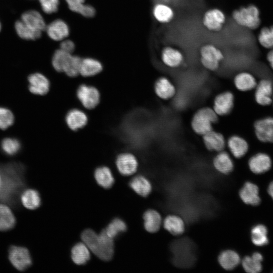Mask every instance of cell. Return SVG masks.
Masks as SVG:
<instances>
[{"label":"cell","mask_w":273,"mask_h":273,"mask_svg":"<svg viewBox=\"0 0 273 273\" xmlns=\"http://www.w3.org/2000/svg\"><path fill=\"white\" fill-rule=\"evenodd\" d=\"M25 167L18 162L8 163L0 166L2 184L0 201L16 206L25 187Z\"/></svg>","instance_id":"6da1fadb"},{"label":"cell","mask_w":273,"mask_h":273,"mask_svg":"<svg viewBox=\"0 0 273 273\" xmlns=\"http://www.w3.org/2000/svg\"><path fill=\"white\" fill-rule=\"evenodd\" d=\"M82 242L99 259L109 261L113 257L114 244L113 239L109 237L103 230L97 234L91 229L84 230L81 235Z\"/></svg>","instance_id":"7a4b0ae2"},{"label":"cell","mask_w":273,"mask_h":273,"mask_svg":"<svg viewBox=\"0 0 273 273\" xmlns=\"http://www.w3.org/2000/svg\"><path fill=\"white\" fill-rule=\"evenodd\" d=\"M232 18L238 26L251 30L257 29L260 24L259 11L253 4L235 9Z\"/></svg>","instance_id":"3957f363"},{"label":"cell","mask_w":273,"mask_h":273,"mask_svg":"<svg viewBox=\"0 0 273 273\" xmlns=\"http://www.w3.org/2000/svg\"><path fill=\"white\" fill-rule=\"evenodd\" d=\"M218 120V116L212 108L202 107L193 115L191 126L196 134L202 136L213 129V124L217 123Z\"/></svg>","instance_id":"277c9868"},{"label":"cell","mask_w":273,"mask_h":273,"mask_svg":"<svg viewBox=\"0 0 273 273\" xmlns=\"http://www.w3.org/2000/svg\"><path fill=\"white\" fill-rule=\"evenodd\" d=\"M200 61L202 66L209 71H216L224 59L222 51L214 44H203L199 51Z\"/></svg>","instance_id":"5b68a950"},{"label":"cell","mask_w":273,"mask_h":273,"mask_svg":"<svg viewBox=\"0 0 273 273\" xmlns=\"http://www.w3.org/2000/svg\"><path fill=\"white\" fill-rule=\"evenodd\" d=\"M226 21L224 12L218 8H212L207 10L202 17V24L207 30L212 32H218L224 27Z\"/></svg>","instance_id":"8992f818"},{"label":"cell","mask_w":273,"mask_h":273,"mask_svg":"<svg viewBox=\"0 0 273 273\" xmlns=\"http://www.w3.org/2000/svg\"><path fill=\"white\" fill-rule=\"evenodd\" d=\"M76 97L82 106L87 110H92L99 104L101 94L95 86L81 84L77 88Z\"/></svg>","instance_id":"52a82bcc"},{"label":"cell","mask_w":273,"mask_h":273,"mask_svg":"<svg viewBox=\"0 0 273 273\" xmlns=\"http://www.w3.org/2000/svg\"><path fill=\"white\" fill-rule=\"evenodd\" d=\"M255 102L259 105L267 106L273 102V82L267 78L258 81L254 89Z\"/></svg>","instance_id":"ba28073f"},{"label":"cell","mask_w":273,"mask_h":273,"mask_svg":"<svg viewBox=\"0 0 273 273\" xmlns=\"http://www.w3.org/2000/svg\"><path fill=\"white\" fill-rule=\"evenodd\" d=\"M9 259L12 265L20 271L25 270L32 264L29 251L23 247L12 246L9 250Z\"/></svg>","instance_id":"9c48e42d"},{"label":"cell","mask_w":273,"mask_h":273,"mask_svg":"<svg viewBox=\"0 0 273 273\" xmlns=\"http://www.w3.org/2000/svg\"><path fill=\"white\" fill-rule=\"evenodd\" d=\"M234 106V95L232 92L226 90L215 97L212 109L218 116H224L230 114Z\"/></svg>","instance_id":"30bf717a"},{"label":"cell","mask_w":273,"mask_h":273,"mask_svg":"<svg viewBox=\"0 0 273 273\" xmlns=\"http://www.w3.org/2000/svg\"><path fill=\"white\" fill-rule=\"evenodd\" d=\"M255 136L262 143H273V116H266L255 120L253 124Z\"/></svg>","instance_id":"8fae6325"},{"label":"cell","mask_w":273,"mask_h":273,"mask_svg":"<svg viewBox=\"0 0 273 273\" xmlns=\"http://www.w3.org/2000/svg\"><path fill=\"white\" fill-rule=\"evenodd\" d=\"M160 59L163 64L169 68L180 67L185 61L183 53L178 49L170 46L163 47L160 53Z\"/></svg>","instance_id":"7c38bea8"},{"label":"cell","mask_w":273,"mask_h":273,"mask_svg":"<svg viewBox=\"0 0 273 273\" xmlns=\"http://www.w3.org/2000/svg\"><path fill=\"white\" fill-rule=\"evenodd\" d=\"M115 164L118 171L123 175L129 176L134 174L138 168V161L135 156L129 152L119 154Z\"/></svg>","instance_id":"4fadbf2b"},{"label":"cell","mask_w":273,"mask_h":273,"mask_svg":"<svg viewBox=\"0 0 273 273\" xmlns=\"http://www.w3.org/2000/svg\"><path fill=\"white\" fill-rule=\"evenodd\" d=\"M155 95L163 100H169L175 95L176 89L172 81L166 76L158 78L154 84Z\"/></svg>","instance_id":"5bb4252c"},{"label":"cell","mask_w":273,"mask_h":273,"mask_svg":"<svg viewBox=\"0 0 273 273\" xmlns=\"http://www.w3.org/2000/svg\"><path fill=\"white\" fill-rule=\"evenodd\" d=\"M272 160L267 153L259 152L252 155L248 160L250 170L255 174H261L267 171L271 167Z\"/></svg>","instance_id":"9a60e30c"},{"label":"cell","mask_w":273,"mask_h":273,"mask_svg":"<svg viewBox=\"0 0 273 273\" xmlns=\"http://www.w3.org/2000/svg\"><path fill=\"white\" fill-rule=\"evenodd\" d=\"M226 146L232 155L237 159L244 157L249 150L246 139L238 134L230 136L226 141Z\"/></svg>","instance_id":"2e32d148"},{"label":"cell","mask_w":273,"mask_h":273,"mask_svg":"<svg viewBox=\"0 0 273 273\" xmlns=\"http://www.w3.org/2000/svg\"><path fill=\"white\" fill-rule=\"evenodd\" d=\"M257 82L253 74L246 70L239 72L233 79L235 87L238 90L242 93L254 90Z\"/></svg>","instance_id":"e0dca14e"},{"label":"cell","mask_w":273,"mask_h":273,"mask_svg":"<svg viewBox=\"0 0 273 273\" xmlns=\"http://www.w3.org/2000/svg\"><path fill=\"white\" fill-rule=\"evenodd\" d=\"M202 141L207 150L217 153L224 150L226 147V140L220 132L213 129L202 136Z\"/></svg>","instance_id":"ac0fdd59"},{"label":"cell","mask_w":273,"mask_h":273,"mask_svg":"<svg viewBox=\"0 0 273 273\" xmlns=\"http://www.w3.org/2000/svg\"><path fill=\"white\" fill-rule=\"evenodd\" d=\"M65 119L68 128L72 131H76L87 125L88 118L84 111L78 108H74L68 111Z\"/></svg>","instance_id":"d6986e66"},{"label":"cell","mask_w":273,"mask_h":273,"mask_svg":"<svg viewBox=\"0 0 273 273\" xmlns=\"http://www.w3.org/2000/svg\"><path fill=\"white\" fill-rule=\"evenodd\" d=\"M28 80L29 89L32 94L44 95L49 92L50 82L44 75L40 73H35L29 75Z\"/></svg>","instance_id":"ffe728a7"},{"label":"cell","mask_w":273,"mask_h":273,"mask_svg":"<svg viewBox=\"0 0 273 273\" xmlns=\"http://www.w3.org/2000/svg\"><path fill=\"white\" fill-rule=\"evenodd\" d=\"M152 15L157 22L161 24H167L174 19L175 12L173 8L169 5L158 2L153 7Z\"/></svg>","instance_id":"44dd1931"},{"label":"cell","mask_w":273,"mask_h":273,"mask_svg":"<svg viewBox=\"0 0 273 273\" xmlns=\"http://www.w3.org/2000/svg\"><path fill=\"white\" fill-rule=\"evenodd\" d=\"M46 29L48 36L56 41L64 40L69 34L68 25L61 19L53 21L46 26Z\"/></svg>","instance_id":"7402d4cb"},{"label":"cell","mask_w":273,"mask_h":273,"mask_svg":"<svg viewBox=\"0 0 273 273\" xmlns=\"http://www.w3.org/2000/svg\"><path fill=\"white\" fill-rule=\"evenodd\" d=\"M213 165L219 173L228 174L234 169V162L230 154L224 150L217 152L213 159Z\"/></svg>","instance_id":"603a6c76"},{"label":"cell","mask_w":273,"mask_h":273,"mask_svg":"<svg viewBox=\"0 0 273 273\" xmlns=\"http://www.w3.org/2000/svg\"><path fill=\"white\" fill-rule=\"evenodd\" d=\"M239 196L242 201L248 205L256 206L259 204L261 201L258 187L249 181L246 182L240 190Z\"/></svg>","instance_id":"cb8c5ba5"},{"label":"cell","mask_w":273,"mask_h":273,"mask_svg":"<svg viewBox=\"0 0 273 273\" xmlns=\"http://www.w3.org/2000/svg\"><path fill=\"white\" fill-rule=\"evenodd\" d=\"M21 20L32 29L41 32L46 29L47 26L42 15L35 10L24 12Z\"/></svg>","instance_id":"d4e9b609"},{"label":"cell","mask_w":273,"mask_h":273,"mask_svg":"<svg viewBox=\"0 0 273 273\" xmlns=\"http://www.w3.org/2000/svg\"><path fill=\"white\" fill-rule=\"evenodd\" d=\"M103 70L101 63L97 59L92 58L81 59L79 75L84 77L94 76Z\"/></svg>","instance_id":"484cf974"},{"label":"cell","mask_w":273,"mask_h":273,"mask_svg":"<svg viewBox=\"0 0 273 273\" xmlns=\"http://www.w3.org/2000/svg\"><path fill=\"white\" fill-rule=\"evenodd\" d=\"M143 219L144 228L149 233L157 232L162 223L161 215L153 209L146 211L143 215Z\"/></svg>","instance_id":"4316f807"},{"label":"cell","mask_w":273,"mask_h":273,"mask_svg":"<svg viewBox=\"0 0 273 273\" xmlns=\"http://www.w3.org/2000/svg\"><path fill=\"white\" fill-rule=\"evenodd\" d=\"M164 229L173 235H179L185 231V224L183 219L176 215H169L163 220Z\"/></svg>","instance_id":"83f0119b"},{"label":"cell","mask_w":273,"mask_h":273,"mask_svg":"<svg viewBox=\"0 0 273 273\" xmlns=\"http://www.w3.org/2000/svg\"><path fill=\"white\" fill-rule=\"evenodd\" d=\"M218 260L223 268L226 270H232L238 265L240 262V257L236 251L226 250L220 253Z\"/></svg>","instance_id":"f1b7e54d"},{"label":"cell","mask_w":273,"mask_h":273,"mask_svg":"<svg viewBox=\"0 0 273 273\" xmlns=\"http://www.w3.org/2000/svg\"><path fill=\"white\" fill-rule=\"evenodd\" d=\"M71 256L74 263L83 265L89 260L90 251L83 242L78 243L72 248Z\"/></svg>","instance_id":"f546056e"},{"label":"cell","mask_w":273,"mask_h":273,"mask_svg":"<svg viewBox=\"0 0 273 273\" xmlns=\"http://www.w3.org/2000/svg\"><path fill=\"white\" fill-rule=\"evenodd\" d=\"M129 186L136 194L143 197L148 196L152 191L150 181L141 175L134 177L130 180Z\"/></svg>","instance_id":"4dcf8cb0"},{"label":"cell","mask_w":273,"mask_h":273,"mask_svg":"<svg viewBox=\"0 0 273 273\" xmlns=\"http://www.w3.org/2000/svg\"><path fill=\"white\" fill-rule=\"evenodd\" d=\"M20 200L25 208L31 210L37 208L41 204V199L38 192L31 189H26L22 192Z\"/></svg>","instance_id":"1f68e13d"},{"label":"cell","mask_w":273,"mask_h":273,"mask_svg":"<svg viewBox=\"0 0 273 273\" xmlns=\"http://www.w3.org/2000/svg\"><path fill=\"white\" fill-rule=\"evenodd\" d=\"M15 224L16 219L10 207L6 204L0 203V231L10 230Z\"/></svg>","instance_id":"d6a6232c"},{"label":"cell","mask_w":273,"mask_h":273,"mask_svg":"<svg viewBox=\"0 0 273 273\" xmlns=\"http://www.w3.org/2000/svg\"><path fill=\"white\" fill-rule=\"evenodd\" d=\"M94 176L98 184L105 189L110 188L114 182L111 170L106 166L98 167L95 171Z\"/></svg>","instance_id":"836d02e7"},{"label":"cell","mask_w":273,"mask_h":273,"mask_svg":"<svg viewBox=\"0 0 273 273\" xmlns=\"http://www.w3.org/2000/svg\"><path fill=\"white\" fill-rule=\"evenodd\" d=\"M262 255L259 252H254L251 256H245L242 260V266L249 273H257L261 271Z\"/></svg>","instance_id":"e575fe53"},{"label":"cell","mask_w":273,"mask_h":273,"mask_svg":"<svg viewBox=\"0 0 273 273\" xmlns=\"http://www.w3.org/2000/svg\"><path fill=\"white\" fill-rule=\"evenodd\" d=\"M15 27L18 35L24 39L35 40L40 37L41 34V32L32 29L21 20L15 23Z\"/></svg>","instance_id":"d590c367"},{"label":"cell","mask_w":273,"mask_h":273,"mask_svg":"<svg viewBox=\"0 0 273 273\" xmlns=\"http://www.w3.org/2000/svg\"><path fill=\"white\" fill-rule=\"evenodd\" d=\"M251 237L252 242L256 246H263L268 243L267 230L263 224L254 226L251 230Z\"/></svg>","instance_id":"8d00e7d4"},{"label":"cell","mask_w":273,"mask_h":273,"mask_svg":"<svg viewBox=\"0 0 273 273\" xmlns=\"http://www.w3.org/2000/svg\"><path fill=\"white\" fill-rule=\"evenodd\" d=\"M71 55V54L60 49L56 51L53 56L52 61L54 68L58 72H63Z\"/></svg>","instance_id":"74e56055"},{"label":"cell","mask_w":273,"mask_h":273,"mask_svg":"<svg viewBox=\"0 0 273 273\" xmlns=\"http://www.w3.org/2000/svg\"><path fill=\"white\" fill-rule=\"evenodd\" d=\"M257 40L262 47L267 50L273 49V25L262 27L258 32Z\"/></svg>","instance_id":"f35d334b"},{"label":"cell","mask_w":273,"mask_h":273,"mask_svg":"<svg viewBox=\"0 0 273 273\" xmlns=\"http://www.w3.org/2000/svg\"><path fill=\"white\" fill-rule=\"evenodd\" d=\"M127 226L122 219L116 218L113 219L108 225L104 230L106 234L114 239L119 234L126 231Z\"/></svg>","instance_id":"ab89813d"},{"label":"cell","mask_w":273,"mask_h":273,"mask_svg":"<svg viewBox=\"0 0 273 273\" xmlns=\"http://www.w3.org/2000/svg\"><path fill=\"white\" fill-rule=\"evenodd\" d=\"M1 147L4 153L9 156H13L19 152L21 149V143L17 139L7 138L2 141Z\"/></svg>","instance_id":"60d3db41"},{"label":"cell","mask_w":273,"mask_h":273,"mask_svg":"<svg viewBox=\"0 0 273 273\" xmlns=\"http://www.w3.org/2000/svg\"><path fill=\"white\" fill-rule=\"evenodd\" d=\"M81 61L80 57L71 55L63 73L70 77H75L79 75Z\"/></svg>","instance_id":"b9f144b4"},{"label":"cell","mask_w":273,"mask_h":273,"mask_svg":"<svg viewBox=\"0 0 273 273\" xmlns=\"http://www.w3.org/2000/svg\"><path fill=\"white\" fill-rule=\"evenodd\" d=\"M14 116L8 109L0 107V129H5L11 126L14 123Z\"/></svg>","instance_id":"7bdbcfd3"},{"label":"cell","mask_w":273,"mask_h":273,"mask_svg":"<svg viewBox=\"0 0 273 273\" xmlns=\"http://www.w3.org/2000/svg\"><path fill=\"white\" fill-rule=\"evenodd\" d=\"M43 11L47 14L56 12L58 9L59 0H39Z\"/></svg>","instance_id":"ee69618b"},{"label":"cell","mask_w":273,"mask_h":273,"mask_svg":"<svg viewBox=\"0 0 273 273\" xmlns=\"http://www.w3.org/2000/svg\"><path fill=\"white\" fill-rule=\"evenodd\" d=\"M69 9L76 13H79L84 4L85 0H65Z\"/></svg>","instance_id":"f6af8a7d"},{"label":"cell","mask_w":273,"mask_h":273,"mask_svg":"<svg viewBox=\"0 0 273 273\" xmlns=\"http://www.w3.org/2000/svg\"><path fill=\"white\" fill-rule=\"evenodd\" d=\"M78 13L84 17L90 18L95 15V10L92 6L84 4Z\"/></svg>","instance_id":"bcb514c9"},{"label":"cell","mask_w":273,"mask_h":273,"mask_svg":"<svg viewBox=\"0 0 273 273\" xmlns=\"http://www.w3.org/2000/svg\"><path fill=\"white\" fill-rule=\"evenodd\" d=\"M75 49L74 42L68 39H64L60 44V49L71 54Z\"/></svg>","instance_id":"7dc6e473"},{"label":"cell","mask_w":273,"mask_h":273,"mask_svg":"<svg viewBox=\"0 0 273 273\" xmlns=\"http://www.w3.org/2000/svg\"><path fill=\"white\" fill-rule=\"evenodd\" d=\"M266 59L270 67L273 70V49L268 51L266 56Z\"/></svg>","instance_id":"c3c4849f"},{"label":"cell","mask_w":273,"mask_h":273,"mask_svg":"<svg viewBox=\"0 0 273 273\" xmlns=\"http://www.w3.org/2000/svg\"><path fill=\"white\" fill-rule=\"evenodd\" d=\"M267 191L269 195L273 199V181L268 186Z\"/></svg>","instance_id":"681fc988"},{"label":"cell","mask_w":273,"mask_h":273,"mask_svg":"<svg viewBox=\"0 0 273 273\" xmlns=\"http://www.w3.org/2000/svg\"><path fill=\"white\" fill-rule=\"evenodd\" d=\"M1 184H2V176H1V172H0V188H1Z\"/></svg>","instance_id":"f907efd6"},{"label":"cell","mask_w":273,"mask_h":273,"mask_svg":"<svg viewBox=\"0 0 273 273\" xmlns=\"http://www.w3.org/2000/svg\"><path fill=\"white\" fill-rule=\"evenodd\" d=\"M1 23H0V30H1Z\"/></svg>","instance_id":"816d5d0a"}]
</instances>
